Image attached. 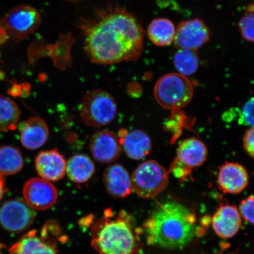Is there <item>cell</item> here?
<instances>
[{"label": "cell", "instance_id": "1", "mask_svg": "<svg viewBox=\"0 0 254 254\" xmlns=\"http://www.w3.org/2000/svg\"><path fill=\"white\" fill-rule=\"evenodd\" d=\"M79 27L84 50L91 62L110 65L134 62L144 49V31L140 22L126 9L109 7L82 19Z\"/></svg>", "mask_w": 254, "mask_h": 254}, {"label": "cell", "instance_id": "2", "mask_svg": "<svg viewBox=\"0 0 254 254\" xmlns=\"http://www.w3.org/2000/svg\"><path fill=\"white\" fill-rule=\"evenodd\" d=\"M196 217L179 202L161 204L145 222L144 230L150 245L167 250L183 249L194 239L197 233Z\"/></svg>", "mask_w": 254, "mask_h": 254}, {"label": "cell", "instance_id": "3", "mask_svg": "<svg viewBox=\"0 0 254 254\" xmlns=\"http://www.w3.org/2000/svg\"><path fill=\"white\" fill-rule=\"evenodd\" d=\"M137 244V233L126 212L114 214L107 209L92 230L91 244L99 254H134Z\"/></svg>", "mask_w": 254, "mask_h": 254}, {"label": "cell", "instance_id": "4", "mask_svg": "<svg viewBox=\"0 0 254 254\" xmlns=\"http://www.w3.org/2000/svg\"><path fill=\"white\" fill-rule=\"evenodd\" d=\"M154 92L155 100L160 106L174 111L180 110L190 103L193 88L186 76L170 73L158 79Z\"/></svg>", "mask_w": 254, "mask_h": 254}, {"label": "cell", "instance_id": "5", "mask_svg": "<svg viewBox=\"0 0 254 254\" xmlns=\"http://www.w3.org/2000/svg\"><path fill=\"white\" fill-rule=\"evenodd\" d=\"M117 106L113 95L106 91L88 92L81 101L79 114L85 125L100 128L113 122L116 119Z\"/></svg>", "mask_w": 254, "mask_h": 254}, {"label": "cell", "instance_id": "6", "mask_svg": "<svg viewBox=\"0 0 254 254\" xmlns=\"http://www.w3.org/2000/svg\"><path fill=\"white\" fill-rule=\"evenodd\" d=\"M169 174L168 171L157 161H145L132 175V190L141 198H153L166 189Z\"/></svg>", "mask_w": 254, "mask_h": 254}, {"label": "cell", "instance_id": "7", "mask_svg": "<svg viewBox=\"0 0 254 254\" xmlns=\"http://www.w3.org/2000/svg\"><path fill=\"white\" fill-rule=\"evenodd\" d=\"M41 21L40 14L36 9L21 5L12 8L4 15L1 25L9 38L21 40L33 34Z\"/></svg>", "mask_w": 254, "mask_h": 254}, {"label": "cell", "instance_id": "8", "mask_svg": "<svg viewBox=\"0 0 254 254\" xmlns=\"http://www.w3.org/2000/svg\"><path fill=\"white\" fill-rule=\"evenodd\" d=\"M35 217L33 209L20 199L9 200L0 209V225L11 233L27 230L33 223Z\"/></svg>", "mask_w": 254, "mask_h": 254}, {"label": "cell", "instance_id": "9", "mask_svg": "<svg viewBox=\"0 0 254 254\" xmlns=\"http://www.w3.org/2000/svg\"><path fill=\"white\" fill-rule=\"evenodd\" d=\"M210 38V30L204 21L190 19L178 25L174 45L179 49L196 51L208 42Z\"/></svg>", "mask_w": 254, "mask_h": 254}, {"label": "cell", "instance_id": "10", "mask_svg": "<svg viewBox=\"0 0 254 254\" xmlns=\"http://www.w3.org/2000/svg\"><path fill=\"white\" fill-rule=\"evenodd\" d=\"M23 195L31 208L44 211L56 204L59 194L56 187L49 181L33 178L25 184Z\"/></svg>", "mask_w": 254, "mask_h": 254}, {"label": "cell", "instance_id": "11", "mask_svg": "<svg viewBox=\"0 0 254 254\" xmlns=\"http://www.w3.org/2000/svg\"><path fill=\"white\" fill-rule=\"evenodd\" d=\"M90 150L95 160L110 163L120 157L122 145L119 135L109 130H102L92 136Z\"/></svg>", "mask_w": 254, "mask_h": 254}, {"label": "cell", "instance_id": "12", "mask_svg": "<svg viewBox=\"0 0 254 254\" xmlns=\"http://www.w3.org/2000/svg\"><path fill=\"white\" fill-rule=\"evenodd\" d=\"M249 180L247 170L240 164L227 162L219 169L218 185L225 193L237 194L242 192L249 184Z\"/></svg>", "mask_w": 254, "mask_h": 254}, {"label": "cell", "instance_id": "13", "mask_svg": "<svg viewBox=\"0 0 254 254\" xmlns=\"http://www.w3.org/2000/svg\"><path fill=\"white\" fill-rule=\"evenodd\" d=\"M35 164L39 176L49 182H57L65 176L66 161L57 149L40 152Z\"/></svg>", "mask_w": 254, "mask_h": 254}, {"label": "cell", "instance_id": "14", "mask_svg": "<svg viewBox=\"0 0 254 254\" xmlns=\"http://www.w3.org/2000/svg\"><path fill=\"white\" fill-rule=\"evenodd\" d=\"M212 228L216 234L222 238L236 236L242 225V220L236 206L225 204L219 207L212 218Z\"/></svg>", "mask_w": 254, "mask_h": 254}, {"label": "cell", "instance_id": "15", "mask_svg": "<svg viewBox=\"0 0 254 254\" xmlns=\"http://www.w3.org/2000/svg\"><path fill=\"white\" fill-rule=\"evenodd\" d=\"M21 144L30 150L42 147L49 136V129L44 121L31 117L18 126Z\"/></svg>", "mask_w": 254, "mask_h": 254}, {"label": "cell", "instance_id": "16", "mask_svg": "<svg viewBox=\"0 0 254 254\" xmlns=\"http://www.w3.org/2000/svg\"><path fill=\"white\" fill-rule=\"evenodd\" d=\"M124 151L129 158L140 160L150 154L152 143L150 136L140 129L127 131L122 129L119 132Z\"/></svg>", "mask_w": 254, "mask_h": 254}, {"label": "cell", "instance_id": "17", "mask_svg": "<svg viewBox=\"0 0 254 254\" xmlns=\"http://www.w3.org/2000/svg\"><path fill=\"white\" fill-rule=\"evenodd\" d=\"M103 181L107 192L114 198H126L132 190L129 173L119 164L111 165L106 168Z\"/></svg>", "mask_w": 254, "mask_h": 254}, {"label": "cell", "instance_id": "18", "mask_svg": "<svg viewBox=\"0 0 254 254\" xmlns=\"http://www.w3.org/2000/svg\"><path fill=\"white\" fill-rule=\"evenodd\" d=\"M207 148L199 139L192 137L184 140L177 149L176 160L189 169L199 167L207 157Z\"/></svg>", "mask_w": 254, "mask_h": 254}, {"label": "cell", "instance_id": "19", "mask_svg": "<svg viewBox=\"0 0 254 254\" xmlns=\"http://www.w3.org/2000/svg\"><path fill=\"white\" fill-rule=\"evenodd\" d=\"M9 254H58L53 242L31 231L11 247Z\"/></svg>", "mask_w": 254, "mask_h": 254}, {"label": "cell", "instance_id": "20", "mask_svg": "<svg viewBox=\"0 0 254 254\" xmlns=\"http://www.w3.org/2000/svg\"><path fill=\"white\" fill-rule=\"evenodd\" d=\"M95 171V164L87 155H75L66 162V174L68 179L75 183L87 182L93 176Z\"/></svg>", "mask_w": 254, "mask_h": 254}, {"label": "cell", "instance_id": "21", "mask_svg": "<svg viewBox=\"0 0 254 254\" xmlns=\"http://www.w3.org/2000/svg\"><path fill=\"white\" fill-rule=\"evenodd\" d=\"M176 33V27L173 22L167 18L155 19L147 28L148 39L158 47H166L172 44Z\"/></svg>", "mask_w": 254, "mask_h": 254}, {"label": "cell", "instance_id": "22", "mask_svg": "<svg viewBox=\"0 0 254 254\" xmlns=\"http://www.w3.org/2000/svg\"><path fill=\"white\" fill-rule=\"evenodd\" d=\"M23 155L17 148L10 145L0 147V173L4 176L17 174L23 169Z\"/></svg>", "mask_w": 254, "mask_h": 254}, {"label": "cell", "instance_id": "23", "mask_svg": "<svg viewBox=\"0 0 254 254\" xmlns=\"http://www.w3.org/2000/svg\"><path fill=\"white\" fill-rule=\"evenodd\" d=\"M20 111L13 101L0 96V132L13 131L17 128Z\"/></svg>", "mask_w": 254, "mask_h": 254}, {"label": "cell", "instance_id": "24", "mask_svg": "<svg viewBox=\"0 0 254 254\" xmlns=\"http://www.w3.org/2000/svg\"><path fill=\"white\" fill-rule=\"evenodd\" d=\"M174 64L179 74L191 75L197 70L199 57L196 51L179 49L174 54Z\"/></svg>", "mask_w": 254, "mask_h": 254}, {"label": "cell", "instance_id": "25", "mask_svg": "<svg viewBox=\"0 0 254 254\" xmlns=\"http://www.w3.org/2000/svg\"><path fill=\"white\" fill-rule=\"evenodd\" d=\"M71 34L62 36L56 47L55 52L53 53L54 62L57 67L64 70L71 64L70 49L72 43Z\"/></svg>", "mask_w": 254, "mask_h": 254}, {"label": "cell", "instance_id": "26", "mask_svg": "<svg viewBox=\"0 0 254 254\" xmlns=\"http://www.w3.org/2000/svg\"><path fill=\"white\" fill-rule=\"evenodd\" d=\"M238 27L244 40L254 43V12L247 11L240 19Z\"/></svg>", "mask_w": 254, "mask_h": 254}, {"label": "cell", "instance_id": "27", "mask_svg": "<svg viewBox=\"0 0 254 254\" xmlns=\"http://www.w3.org/2000/svg\"><path fill=\"white\" fill-rule=\"evenodd\" d=\"M239 209L240 213L244 220L254 225V195L243 200Z\"/></svg>", "mask_w": 254, "mask_h": 254}, {"label": "cell", "instance_id": "28", "mask_svg": "<svg viewBox=\"0 0 254 254\" xmlns=\"http://www.w3.org/2000/svg\"><path fill=\"white\" fill-rule=\"evenodd\" d=\"M168 173L169 174L172 173L177 179L180 180L181 182H184L190 176L192 170L183 166L182 164H181L180 162L175 159L170 166Z\"/></svg>", "mask_w": 254, "mask_h": 254}, {"label": "cell", "instance_id": "29", "mask_svg": "<svg viewBox=\"0 0 254 254\" xmlns=\"http://www.w3.org/2000/svg\"><path fill=\"white\" fill-rule=\"evenodd\" d=\"M241 120L246 125L254 127V98H251L244 105Z\"/></svg>", "mask_w": 254, "mask_h": 254}, {"label": "cell", "instance_id": "30", "mask_svg": "<svg viewBox=\"0 0 254 254\" xmlns=\"http://www.w3.org/2000/svg\"><path fill=\"white\" fill-rule=\"evenodd\" d=\"M243 144L247 153L254 159V127L248 129L244 134Z\"/></svg>", "mask_w": 254, "mask_h": 254}, {"label": "cell", "instance_id": "31", "mask_svg": "<svg viewBox=\"0 0 254 254\" xmlns=\"http://www.w3.org/2000/svg\"><path fill=\"white\" fill-rule=\"evenodd\" d=\"M6 191H7V187L5 185L4 175L0 173V202H1Z\"/></svg>", "mask_w": 254, "mask_h": 254}, {"label": "cell", "instance_id": "32", "mask_svg": "<svg viewBox=\"0 0 254 254\" xmlns=\"http://www.w3.org/2000/svg\"><path fill=\"white\" fill-rule=\"evenodd\" d=\"M252 4H250L249 8L247 9V11L254 12V0H253Z\"/></svg>", "mask_w": 254, "mask_h": 254}, {"label": "cell", "instance_id": "33", "mask_svg": "<svg viewBox=\"0 0 254 254\" xmlns=\"http://www.w3.org/2000/svg\"><path fill=\"white\" fill-rule=\"evenodd\" d=\"M2 247H3L2 244H1V243H0V254H1V249H2Z\"/></svg>", "mask_w": 254, "mask_h": 254}, {"label": "cell", "instance_id": "34", "mask_svg": "<svg viewBox=\"0 0 254 254\" xmlns=\"http://www.w3.org/2000/svg\"><path fill=\"white\" fill-rule=\"evenodd\" d=\"M70 1H72V0H70ZM74 1H75V0H74Z\"/></svg>", "mask_w": 254, "mask_h": 254}]
</instances>
